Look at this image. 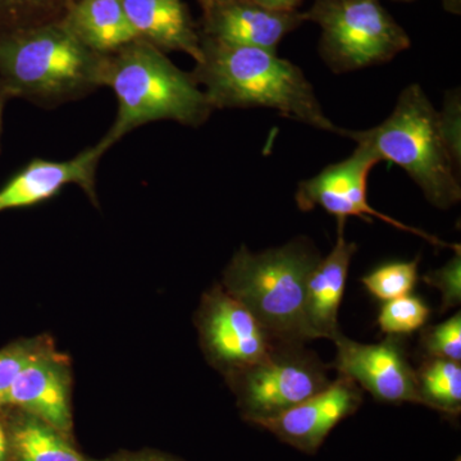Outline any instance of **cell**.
Masks as SVG:
<instances>
[{
	"instance_id": "cell-23",
	"label": "cell",
	"mask_w": 461,
	"mask_h": 461,
	"mask_svg": "<svg viewBox=\"0 0 461 461\" xmlns=\"http://www.w3.org/2000/svg\"><path fill=\"white\" fill-rule=\"evenodd\" d=\"M430 308L420 296L405 295L382 305L378 315L379 329L388 336L411 335L423 329Z\"/></svg>"
},
{
	"instance_id": "cell-2",
	"label": "cell",
	"mask_w": 461,
	"mask_h": 461,
	"mask_svg": "<svg viewBox=\"0 0 461 461\" xmlns=\"http://www.w3.org/2000/svg\"><path fill=\"white\" fill-rule=\"evenodd\" d=\"M108 60L78 41L63 21L0 33V83L12 98L44 109L105 87Z\"/></svg>"
},
{
	"instance_id": "cell-3",
	"label": "cell",
	"mask_w": 461,
	"mask_h": 461,
	"mask_svg": "<svg viewBox=\"0 0 461 461\" xmlns=\"http://www.w3.org/2000/svg\"><path fill=\"white\" fill-rule=\"evenodd\" d=\"M105 87L117 99L113 123L100 139L108 149L145 124L173 121L199 127L215 111L193 75L139 39L109 56Z\"/></svg>"
},
{
	"instance_id": "cell-28",
	"label": "cell",
	"mask_w": 461,
	"mask_h": 461,
	"mask_svg": "<svg viewBox=\"0 0 461 461\" xmlns=\"http://www.w3.org/2000/svg\"><path fill=\"white\" fill-rule=\"evenodd\" d=\"M9 456V442L7 429L0 421V461H7Z\"/></svg>"
},
{
	"instance_id": "cell-11",
	"label": "cell",
	"mask_w": 461,
	"mask_h": 461,
	"mask_svg": "<svg viewBox=\"0 0 461 461\" xmlns=\"http://www.w3.org/2000/svg\"><path fill=\"white\" fill-rule=\"evenodd\" d=\"M109 149L102 141L67 160L35 158L14 173L0 189V212L30 208L56 198L67 186L80 187L99 206L96 175Z\"/></svg>"
},
{
	"instance_id": "cell-13",
	"label": "cell",
	"mask_w": 461,
	"mask_h": 461,
	"mask_svg": "<svg viewBox=\"0 0 461 461\" xmlns=\"http://www.w3.org/2000/svg\"><path fill=\"white\" fill-rule=\"evenodd\" d=\"M72 387L71 359L53 346L33 357L17 375L7 408L29 412L71 437Z\"/></svg>"
},
{
	"instance_id": "cell-15",
	"label": "cell",
	"mask_w": 461,
	"mask_h": 461,
	"mask_svg": "<svg viewBox=\"0 0 461 461\" xmlns=\"http://www.w3.org/2000/svg\"><path fill=\"white\" fill-rule=\"evenodd\" d=\"M346 221H338V238L329 256L321 258L309 276L305 294V317L315 339H333L341 333L339 309L344 299L355 242L345 238Z\"/></svg>"
},
{
	"instance_id": "cell-16",
	"label": "cell",
	"mask_w": 461,
	"mask_h": 461,
	"mask_svg": "<svg viewBox=\"0 0 461 461\" xmlns=\"http://www.w3.org/2000/svg\"><path fill=\"white\" fill-rule=\"evenodd\" d=\"M139 41L169 53L181 51L198 62L202 41L198 27L182 0H122Z\"/></svg>"
},
{
	"instance_id": "cell-32",
	"label": "cell",
	"mask_w": 461,
	"mask_h": 461,
	"mask_svg": "<svg viewBox=\"0 0 461 461\" xmlns=\"http://www.w3.org/2000/svg\"><path fill=\"white\" fill-rule=\"evenodd\" d=\"M202 5L203 12L211 11L218 5H223L227 0H196Z\"/></svg>"
},
{
	"instance_id": "cell-19",
	"label": "cell",
	"mask_w": 461,
	"mask_h": 461,
	"mask_svg": "<svg viewBox=\"0 0 461 461\" xmlns=\"http://www.w3.org/2000/svg\"><path fill=\"white\" fill-rule=\"evenodd\" d=\"M424 405L446 414L461 411V366L451 360L423 357L415 369Z\"/></svg>"
},
{
	"instance_id": "cell-12",
	"label": "cell",
	"mask_w": 461,
	"mask_h": 461,
	"mask_svg": "<svg viewBox=\"0 0 461 461\" xmlns=\"http://www.w3.org/2000/svg\"><path fill=\"white\" fill-rule=\"evenodd\" d=\"M363 402V390L353 379L339 375L321 393L293 408L256 421L282 441L315 453L330 430L350 417Z\"/></svg>"
},
{
	"instance_id": "cell-25",
	"label": "cell",
	"mask_w": 461,
	"mask_h": 461,
	"mask_svg": "<svg viewBox=\"0 0 461 461\" xmlns=\"http://www.w3.org/2000/svg\"><path fill=\"white\" fill-rule=\"evenodd\" d=\"M424 284L441 293V313L457 308L461 303V251L441 268L430 271L421 277Z\"/></svg>"
},
{
	"instance_id": "cell-27",
	"label": "cell",
	"mask_w": 461,
	"mask_h": 461,
	"mask_svg": "<svg viewBox=\"0 0 461 461\" xmlns=\"http://www.w3.org/2000/svg\"><path fill=\"white\" fill-rule=\"evenodd\" d=\"M250 2L272 11L291 12L297 11L303 0H250Z\"/></svg>"
},
{
	"instance_id": "cell-24",
	"label": "cell",
	"mask_w": 461,
	"mask_h": 461,
	"mask_svg": "<svg viewBox=\"0 0 461 461\" xmlns=\"http://www.w3.org/2000/svg\"><path fill=\"white\" fill-rule=\"evenodd\" d=\"M420 348L424 357L461 362V314L421 329Z\"/></svg>"
},
{
	"instance_id": "cell-22",
	"label": "cell",
	"mask_w": 461,
	"mask_h": 461,
	"mask_svg": "<svg viewBox=\"0 0 461 461\" xmlns=\"http://www.w3.org/2000/svg\"><path fill=\"white\" fill-rule=\"evenodd\" d=\"M420 258L411 262L384 264L364 276L362 284L372 296L381 302L409 295L418 282V266Z\"/></svg>"
},
{
	"instance_id": "cell-14",
	"label": "cell",
	"mask_w": 461,
	"mask_h": 461,
	"mask_svg": "<svg viewBox=\"0 0 461 461\" xmlns=\"http://www.w3.org/2000/svg\"><path fill=\"white\" fill-rule=\"evenodd\" d=\"M305 21V14L299 11H272L250 0H227L204 12L199 32L202 38L223 44L276 53L285 36Z\"/></svg>"
},
{
	"instance_id": "cell-10",
	"label": "cell",
	"mask_w": 461,
	"mask_h": 461,
	"mask_svg": "<svg viewBox=\"0 0 461 461\" xmlns=\"http://www.w3.org/2000/svg\"><path fill=\"white\" fill-rule=\"evenodd\" d=\"M332 341L338 348L332 366L339 375L353 379L378 402L424 405L402 336H388L379 344H360L341 332Z\"/></svg>"
},
{
	"instance_id": "cell-31",
	"label": "cell",
	"mask_w": 461,
	"mask_h": 461,
	"mask_svg": "<svg viewBox=\"0 0 461 461\" xmlns=\"http://www.w3.org/2000/svg\"><path fill=\"white\" fill-rule=\"evenodd\" d=\"M118 461H171L165 457L157 456V455H139V456L124 457Z\"/></svg>"
},
{
	"instance_id": "cell-33",
	"label": "cell",
	"mask_w": 461,
	"mask_h": 461,
	"mask_svg": "<svg viewBox=\"0 0 461 461\" xmlns=\"http://www.w3.org/2000/svg\"><path fill=\"white\" fill-rule=\"evenodd\" d=\"M393 2H414V0H393Z\"/></svg>"
},
{
	"instance_id": "cell-7",
	"label": "cell",
	"mask_w": 461,
	"mask_h": 461,
	"mask_svg": "<svg viewBox=\"0 0 461 461\" xmlns=\"http://www.w3.org/2000/svg\"><path fill=\"white\" fill-rule=\"evenodd\" d=\"M329 369L305 345L280 344L260 362L224 379L242 415L256 423L329 387Z\"/></svg>"
},
{
	"instance_id": "cell-29",
	"label": "cell",
	"mask_w": 461,
	"mask_h": 461,
	"mask_svg": "<svg viewBox=\"0 0 461 461\" xmlns=\"http://www.w3.org/2000/svg\"><path fill=\"white\" fill-rule=\"evenodd\" d=\"M11 98L12 96L9 95L7 89L0 83V135H2L3 113H5V103Z\"/></svg>"
},
{
	"instance_id": "cell-9",
	"label": "cell",
	"mask_w": 461,
	"mask_h": 461,
	"mask_svg": "<svg viewBox=\"0 0 461 461\" xmlns=\"http://www.w3.org/2000/svg\"><path fill=\"white\" fill-rule=\"evenodd\" d=\"M379 162L381 158L371 147L357 142V147L350 157L326 167L314 177L300 182L295 195L297 208L302 212H309L321 206L327 213L335 215L338 221H346L348 217H359L366 222L372 223L377 218L397 230L420 236L433 247L451 249L455 253H460V245L442 241L423 230L408 226L390 215L381 213L369 204L366 181L373 167Z\"/></svg>"
},
{
	"instance_id": "cell-8",
	"label": "cell",
	"mask_w": 461,
	"mask_h": 461,
	"mask_svg": "<svg viewBox=\"0 0 461 461\" xmlns=\"http://www.w3.org/2000/svg\"><path fill=\"white\" fill-rule=\"evenodd\" d=\"M194 321L206 362L224 378L260 362L281 344L221 284L203 294Z\"/></svg>"
},
{
	"instance_id": "cell-20",
	"label": "cell",
	"mask_w": 461,
	"mask_h": 461,
	"mask_svg": "<svg viewBox=\"0 0 461 461\" xmlns=\"http://www.w3.org/2000/svg\"><path fill=\"white\" fill-rule=\"evenodd\" d=\"M76 0H0V33L58 23Z\"/></svg>"
},
{
	"instance_id": "cell-26",
	"label": "cell",
	"mask_w": 461,
	"mask_h": 461,
	"mask_svg": "<svg viewBox=\"0 0 461 461\" xmlns=\"http://www.w3.org/2000/svg\"><path fill=\"white\" fill-rule=\"evenodd\" d=\"M439 130L456 166H461V99L460 91H448L444 107L438 112Z\"/></svg>"
},
{
	"instance_id": "cell-21",
	"label": "cell",
	"mask_w": 461,
	"mask_h": 461,
	"mask_svg": "<svg viewBox=\"0 0 461 461\" xmlns=\"http://www.w3.org/2000/svg\"><path fill=\"white\" fill-rule=\"evenodd\" d=\"M56 346V341L47 333L35 338L20 339L0 348V411L7 409L11 388L21 371L44 351Z\"/></svg>"
},
{
	"instance_id": "cell-4",
	"label": "cell",
	"mask_w": 461,
	"mask_h": 461,
	"mask_svg": "<svg viewBox=\"0 0 461 461\" xmlns=\"http://www.w3.org/2000/svg\"><path fill=\"white\" fill-rule=\"evenodd\" d=\"M321 259L306 238L260 253L242 245L227 264L221 285L276 341L305 345L317 339L306 321L305 294L309 276Z\"/></svg>"
},
{
	"instance_id": "cell-18",
	"label": "cell",
	"mask_w": 461,
	"mask_h": 461,
	"mask_svg": "<svg viewBox=\"0 0 461 461\" xmlns=\"http://www.w3.org/2000/svg\"><path fill=\"white\" fill-rule=\"evenodd\" d=\"M9 454L14 461H87L71 438L29 412L7 408Z\"/></svg>"
},
{
	"instance_id": "cell-17",
	"label": "cell",
	"mask_w": 461,
	"mask_h": 461,
	"mask_svg": "<svg viewBox=\"0 0 461 461\" xmlns=\"http://www.w3.org/2000/svg\"><path fill=\"white\" fill-rule=\"evenodd\" d=\"M62 21L78 41L102 56L138 41L122 0H76Z\"/></svg>"
},
{
	"instance_id": "cell-30",
	"label": "cell",
	"mask_w": 461,
	"mask_h": 461,
	"mask_svg": "<svg viewBox=\"0 0 461 461\" xmlns=\"http://www.w3.org/2000/svg\"><path fill=\"white\" fill-rule=\"evenodd\" d=\"M442 5H444L445 11L454 14H460L461 0H442Z\"/></svg>"
},
{
	"instance_id": "cell-1",
	"label": "cell",
	"mask_w": 461,
	"mask_h": 461,
	"mask_svg": "<svg viewBox=\"0 0 461 461\" xmlns=\"http://www.w3.org/2000/svg\"><path fill=\"white\" fill-rule=\"evenodd\" d=\"M202 57L191 72L217 109L271 108L321 131L341 132L324 114L303 69L277 53L202 38Z\"/></svg>"
},
{
	"instance_id": "cell-6",
	"label": "cell",
	"mask_w": 461,
	"mask_h": 461,
	"mask_svg": "<svg viewBox=\"0 0 461 461\" xmlns=\"http://www.w3.org/2000/svg\"><path fill=\"white\" fill-rule=\"evenodd\" d=\"M305 18L321 27V56L335 74L384 65L411 48L381 0H314Z\"/></svg>"
},
{
	"instance_id": "cell-5",
	"label": "cell",
	"mask_w": 461,
	"mask_h": 461,
	"mask_svg": "<svg viewBox=\"0 0 461 461\" xmlns=\"http://www.w3.org/2000/svg\"><path fill=\"white\" fill-rule=\"evenodd\" d=\"M341 133L371 147L381 160L402 167L436 208L460 202V168L442 138L438 112L420 85L403 89L393 113L378 126Z\"/></svg>"
}]
</instances>
